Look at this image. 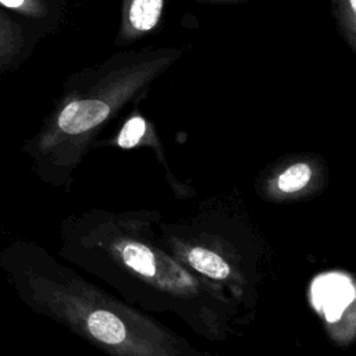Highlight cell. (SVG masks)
Here are the masks:
<instances>
[{"mask_svg": "<svg viewBox=\"0 0 356 356\" xmlns=\"http://www.w3.org/2000/svg\"><path fill=\"white\" fill-rule=\"evenodd\" d=\"M145 131H146V122L143 118L134 117L128 120L118 136V145L124 149L134 147L140 140Z\"/></svg>", "mask_w": 356, "mask_h": 356, "instance_id": "52a82bcc", "label": "cell"}, {"mask_svg": "<svg viewBox=\"0 0 356 356\" xmlns=\"http://www.w3.org/2000/svg\"><path fill=\"white\" fill-rule=\"evenodd\" d=\"M349 4H350V8L355 11V8H356V0H349Z\"/></svg>", "mask_w": 356, "mask_h": 356, "instance_id": "9c48e42d", "label": "cell"}, {"mask_svg": "<svg viewBox=\"0 0 356 356\" xmlns=\"http://www.w3.org/2000/svg\"><path fill=\"white\" fill-rule=\"evenodd\" d=\"M163 8V0H132L129 21L138 31H150L156 26Z\"/></svg>", "mask_w": 356, "mask_h": 356, "instance_id": "277c9868", "label": "cell"}, {"mask_svg": "<svg viewBox=\"0 0 356 356\" xmlns=\"http://www.w3.org/2000/svg\"><path fill=\"white\" fill-rule=\"evenodd\" d=\"M312 178V168L306 163H296L278 177V189L285 193L298 192L307 185Z\"/></svg>", "mask_w": 356, "mask_h": 356, "instance_id": "8992f818", "label": "cell"}, {"mask_svg": "<svg viewBox=\"0 0 356 356\" xmlns=\"http://www.w3.org/2000/svg\"><path fill=\"white\" fill-rule=\"evenodd\" d=\"M121 256L124 263L131 267L132 270L138 271L139 274L145 277H152L156 273V264H154V254L149 248L145 245L131 242L124 245L121 249Z\"/></svg>", "mask_w": 356, "mask_h": 356, "instance_id": "5b68a950", "label": "cell"}, {"mask_svg": "<svg viewBox=\"0 0 356 356\" xmlns=\"http://www.w3.org/2000/svg\"><path fill=\"white\" fill-rule=\"evenodd\" d=\"M189 264L199 273L216 278L224 280L229 275V267L218 254L203 248H195L188 253Z\"/></svg>", "mask_w": 356, "mask_h": 356, "instance_id": "3957f363", "label": "cell"}, {"mask_svg": "<svg viewBox=\"0 0 356 356\" xmlns=\"http://www.w3.org/2000/svg\"><path fill=\"white\" fill-rule=\"evenodd\" d=\"M110 114V106L102 100H74L68 103L57 118L58 128L70 135L92 129L103 122Z\"/></svg>", "mask_w": 356, "mask_h": 356, "instance_id": "6da1fadb", "label": "cell"}, {"mask_svg": "<svg viewBox=\"0 0 356 356\" xmlns=\"http://www.w3.org/2000/svg\"><path fill=\"white\" fill-rule=\"evenodd\" d=\"M86 325L89 332L103 343L117 345L127 337L122 321L107 310L92 312L86 318Z\"/></svg>", "mask_w": 356, "mask_h": 356, "instance_id": "7a4b0ae2", "label": "cell"}, {"mask_svg": "<svg viewBox=\"0 0 356 356\" xmlns=\"http://www.w3.org/2000/svg\"><path fill=\"white\" fill-rule=\"evenodd\" d=\"M0 4H3L7 8L26 10L29 7V0H0Z\"/></svg>", "mask_w": 356, "mask_h": 356, "instance_id": "ba28073f", "label": "cell"}]
</instances>
